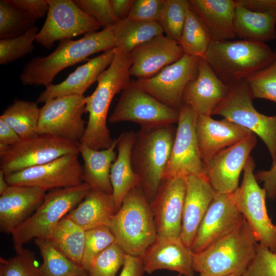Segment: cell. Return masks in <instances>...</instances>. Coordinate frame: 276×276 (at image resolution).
<instances>
[{
    "mask_svg": "<svg viewBox=\"0 0 276 276\" xmlns=\"http://www.w3.org/2000/svg\"><path fill=\"white\" fill-rule=\"evenodd\" d=\"M255 163L249 156L243 169L241 185L233 192L235 204L254 233L259 244L276 252V225L269 218L265 189L261 188L254 173Z\"/></svg>",
    "mask_w": 276,
    "mask_h": 276,
    "instance_id": "9",
    "label": "cell"
},
{
    "mask_svg": "<svg viewBox=\"0 0 276 276\" xmlns=\"http://www.w3.org/2000/svg\"><path fill=\"white\" fill-rule=\"evenodd\" d=\"M40 108L38 131L79 142L85 130L82 115L85 112L84 96H67L48 100Z\"/></svg>",
    "mask_w": 276,
    "mask_h": 276,
    "instance_id": "13",
    "label": "cell"
},
{
    "mask_svg": "<svg viewBox=\"0 0 276 276\" xmlns=\"http://www.w3.org/2000/svg\"><path fill=\"white\" fill-rule=\"evenodd\" d=\"M34 240L42 258L39 268L43 276H89L80 265L59 251L48 239Z\"/></svg>",
    "mask_w": 276,
    "mask_h": 276,
    "instance_id": "34",
    "label": "cell"
},
{
    "mask_svg": "<svg viewBox=\"0 0 276 276\" xmlns=\"http://www.w3.org/2000/svg\"><path fill=\"white\" fill-rule=\"evenodd\" d=\"M117 143L118 139H116L108 148L95 150L78 142L79 153L83 161V180L91 188L112 194L110 169L117 157Z\"/></svg>",
    "mask_w": 276,
    "mask_h": 276,
    "instance_id": "30",
    "label": "cell"
},
{
    "mask_svg": "<svg viewBox=\"0 0 276 276\" xmlns=\"http://www.w3.org/2000/svg\"><path fill=\"white\" fill-rule=\"evenodd\" d=\"M79 154L65 155L50 162L5 175L9 185H22L47 191L83 182Z\"/></svg>",
    "mask_w": 276,
    "mask_h": 276,
    "instance_id": "16",
    "label": "cell"
},
{
    "mask_svg": "<svg viewBox=\"0 0 276 276\" xmlns=\"http://www.w3.org/2000/svg\"><path fill=\"white\" fill-rule=\"evenodd\" d=\"M164 0H134L128 18L140 21H157Z\"/></svg>",
    "mask_w": 276,
    "mask_h": 276,
    "instance_id": "46",
    "label": "cell"
},
{
    "mask_svg": "<svg viewBox=\"0 0 276 276\" xmlns=\"http://www.w3.org/2000/svg\"><path fill=\"white\" fill-rule=\"evenodd\" d=\"M85 234V231L65 216L53 228L48 239L67 257L81 265Z\"/></svg>",
    "mask_w": 276,
    "mask_h": 276,
    "instance_id": "35",
    "label": "cell"
},
{
    "mask_svg": "<svg viewBox=\"0 0 276 276\" xmlns=\"http://www.w3.org/2000/svg\"><path fill=\"white\" fill-rule=\"evenodd\" d=\"M14 6L31 15L35 18H42L47 14L48 0H9Z\"/></svg>",
    "mask_w": 276,
    "mask_h": 276,
    "instance_id": "47",
    "label": "cell"
},
{
    "mask_svg": "<svg viewBox=\"0 0 276 276\" xmlns=\"http://www.w3.org/2000/svg\"><path fill=\"white\" fill-rule=\"evenodd\" d=\"M40 108L37 102L16 99L4 111L3 119L19 135L26 140L38 134Z\"/></svg>",
    "mask_w": 276,
    "mask_h": 276,
    "instance_id": "33",
    "label": "cell"
},
{
    "mask_svg": "<svg viewBox=\"0 0 276 276\" xmlns=\"http://www.w3.org/2000/svg\"><path fill=\"white\" fill-rule=\"evenodd\" d=\"M5 178V174L0 170V195L2 194L9 187Z\"/></svg>",
    "mask_w": 276,
    "mask_h": 276,
    "instance_id": "53",
    "label": "cell"
},
{
    "mask_svg": "<svg viewBox=\"0 0 276 276\" xmlns=\"http://www.w3.org/2000/svg\"><path fill=\"white\" fill-rule=\"evenodd\" d=\"M112 29L115 48H122L129 53L138 45L164 34L157 21L144 22L128 18L119 20Z\"/></svg>",
    "mask_w": 276,
    "mask_h": 276,
    "instance_id": "32",
    "label": "cell"
},
{
    "mask_svg": "<svg viewBox=\"0 0 276 276\" xmlns=\"http://www.w3.org/2000/svg\"><path fill=\"white\" fill-rule=\"evenodd\" d=\"M275 57V51L265 42L239 39L211 41L203 58L230 86L267 67Z\"/></svg>",
    "mask_w": 276,
    "mask_h": 276,
    "instance_id": "3",
    "label": "cell"
},
{
    "mask_svg": "<svg viewBox=\"0 0 276 276\" xmlns=\"http://www.w3.org/2000/svg\"><path fill=\"white\" fill-rule=\"evenodd\" d=\"M46 191L39 188L10 185L0 195V230L12 234L42 203Z\"/></svg>",
    "mask_w": 276,
    "mask_h": 276,
    "instance_id": "24",
    "label": "cell"
},
{
    "mask_svg": "<svg viewBox=\"0 0 276 276\" xmlns=\"http://www.w3.org/2000/svg\"><path fill=\"white\" fill-rule=\"evenodd\" d=\"M76 5L93 18L103 29L113 27L119 20L109 0H74Z\"/></svg>",
    "mask_w": 276,
    "mask_h": 276,
    "instance_id": "44",
    "label": "cell"
},
{
    "mask_svg": "<svg viewBox=\"0 0 276 276\" xmlns=\"http://www.w3.org/2000/svg\"><path fill=\"white\" fill-rule=\"evenodd\" d=\"M234 26L240 39L265 42L276 39V17L248 9L235 1Z\"/></svg>",
    "mask_w": 276,
    "mask_h": 276,
    "instance_id": "31",
    "label": "cell"
},
{
    "mask_svg": "<svg viewBox=\"0 0 276 276\" xmlns=\"http://www.w3.org/2000/svg\"><path fill=\"white\" fill-rule=\"evenodd\" d=\"M199 58L186 54L154 76L131 83L163 104L179 110L187 85L196 77Z\"/></svg>",
    "mask_w": 276,
    "mask_h": 276,
    "instance_id": "15",
    "label": "cell"
},
{
    "mask_svg": "<svg viewBox=\"0 0 276 276\" xmlns=\"http://www.w3.org/2000/svg\"><path fill=\"white\" fill-rule=\"evenodd\" d=\"M135 132L130 131L117 138L118 154L110 169V181L117 212L126 196L140 186V179L134 172L131 163V153Z\"/></svg>",
    "mask_w": 276,
    "mask_h": 276,
    "instance_id": "28",
    "label": "cell"
},
{
    "mask_svg": "<svg viewBox=\"0 0 276 276\" xmlns=\"http://www.w3.org/2000/svg\"><path fill=\"white\" fill-rule=\"evenodd\" d=\"M36 18L12 5L9 0L0 1V38L19 36L35 26Z\"/></svg>",
    "mask_w": 276,
    "mask_h": 276,
    "instance_id": "37",
    "label": "cell"
},
{
    "mask_svg": "<svg viewBox=\"0 0 276 276\" xmlns=\"http://www.w3.org/2000/svg\"><path fill=\"white\" fill-rule=\"evenodd\" d=\"M111 6L119 20L127 18L134 0H109Z\"/></svg>",
    "mask_w": 276,
    "mask_h": 276,
    "instance_id": "52",
    "label": "cell"
},
{
    "mask_svg": "<svg viewBox=\"0 0 276 276\" xmlns=\"http://www.w3.org/2000/svg\"><path fill=\"white\" fill-rule=\"evenodd\" d=\"M256 144V134L251 133L204 164L205 176L216 193L230 194L238 188L240 174Z\"/></svg>",
    "mask_w": 276,
    "mask_h": 276,
    "instance_id": "17",
    "label": "cell"
},
{
    "mask_svg": "<svg viewBox=\"0 0 276 276\" xmlns=\"http://www.w3.org/2000/svg\"><path fill=\"white\" fill-rule=\"evenodd\" d=\"M178 118L179 110L163 104L131 83L122 91L109 122H131L146 128L173 125Z\"/></svg>",
    "mask_w": 276,
    "mask_h": 276,
    "instance_id": "12",
    "label": "cell"
},
{
    "mask_svg": "<svg viewBox=\"0 0 276 276\" xmlns=\"http://www.w3.org/2000/svg\"><path fill=\"white\" fill-rule=\"evenodd\" d=\"M229 86L216 75L203 58H199L198 74L186 87L182 103L198 115L211 116L224 100Z\"/></svg>",
    "mask_w": 276,
    "mask_h": 276,
    "instance_id": "21",
    "label": "cell"
},
{
    "mask_svg": "<svg viewBox=\"0 0 276 276\" xmlns=\"http://www.w3.org/2000/svg\"><path fill=\"white\" fill-rule=\"evenodd\" d=\"M91 187L87 183L48 191L40 205L12 233L16 252L36 238L48 239L59 222L87 195Z\"/></svg>",
    "mask_w": 276,
    "mask_h": 276,
    "instance_id": "7",
    "label": "cell"
},
{
    "mask_svg": "<svg viewBox=\"0 0 276 276\" xmlns=\"http://www.w3.org/2000/svg\"><path fill=\"white\" fill-rule=\"evenodd\" d=\"M273 62L246 80L254 99L269 100L276 103V49Z\"/></svg>",
    "mask_w": 276,
    "mask_h": 276,
    "instance_id": "43",
    "label": "cell"
},
{
    "mask_svg": "<svg viewBox=\"0 0 276 276\" xmlns=\"http://www.w3.org/2000/svg\"><path fill=\"white\" fill-rule=\"evenodd\" d=\"M176 129L173 125L141 127L135 132L131 163L140 179V187L150 203L163 181Z\"/></svg>",
    "mask_w": 276,
    "mask_h": 276,
    "instance_id": "5",
    "label": "cell"
},
{
    "mask_svg": "<svg viewBox=\"0 0 276 276\" xmlns=\"http://www.w3.org/2000/svg\"><path fill=\"white\" fill-rule=\"evenodd\" d=\"M242 276H276V253L258 243L255 256Z\"/></svg>",
    "mask_w": 276,
    "mask_h": 276,
    "instance_id": "45",
    "label": "cell"
},
{
    "mask_svg": "<svg viewBox=\"0 0 276 276\" xmlns=\"http://www.w3.org/2000/svg\"><path fill=\"white\" fill-rule=\"evenodd\" d=\"M258 243L244 219L206 248L194 254L193 269L211 276L242 275L255 256Z\"/></svg>",
    "mask_w": 276,
    "mask_h": 276,
    "instance_id": "4",
    "label": "cell"
},
{
    "mask_svg": "<svg viewBox=\"0 0 276 276\" xmlns=\"http://www.w3.org/2000/svg\"><path fill=\"white\" fill-rule=\"evenodd\" d=\"M194 253L180 238L157 237L141 257L145 272L150 274L161 269L195 276Z\"/></svg>",
    "mask_w": 276,
    "mask_h": 276,
    "instance_id": "22",
    "label": "cell"
},
{
    "mask_svg": "<svg viewBox=\"0 0 276 276\" xmlns=\"http://www.w3.org/2000/svg\"><path fill=\"white\" fill-rule=\"evenodd\" d=\"M21 140L16 131L0 118V144L11 146L18 144Z\"/></svg>",
    "mask_w": 276,
    "mask_h": 276,
    "instance_id": "51",
    "label": "cell"
},
{
    "mask_svg": "<svg viewBox=\"0 0 276 276\" xmlns=\"http://www.w3.org/2000/svg\"><path fill=\"white\" fill-rule=\"evenodd\" d=\"M78 144L53 135L38 134L0 152V170L6 175L65 155L79 154Z\"/></svg>",
    "mask_w": 276,
    "mask_h": 276,
    "instance_id": "10",
    "label": "cell"
},
{
    "mask_svg": "<svg viewBox=\"0 0 276 276\" xmlns=\"http://www.w3.org/2000/svg\"><path fill=\"white\" fill-rule=\"evenodd\" d=\"M252 11L267 13L276 17V0H237Z\"/></svg>",
    "mask_w": 276,
    "mask_h": 276,
    "instance_id": "50",
    "label": "cell"
},
{
    "mask_svg": "<svg viewBox=\"0 0 276 276\" xmlns=\"http://www.w3.org/2000/svg\"><path fill=\"white\" fill-rule=\"evenodd\" d=\"M48 3L47 18L36 38L47 48H52L56 41L96 32L101 27L73 1L48 0Z\"/></svg>",
    "mask_w": 276,
    "mask_h": 276,
    "instance_id": "14",
    "label": "cell"
},
{
    "mask_svg": "<svg viewBox=\"0 0 276 276\" xmlns=\"http://www.w3.org/2000/svg\"><path fill=\"white\" fill-rule=\"evenodd\" d=\"M275 253H276V252Z\"/></svg>",
    "mask_w": 276,
    "mask_h": 276,
    "instance_id": "56",
    "label": "cell"
},
{
    "mask_svg": "<svg viewBox=\"0 0 276 276\" xmlns=\"http://www.w3.org/2000/svg\"><path fill=\"white\" fill-rule=\"evenodd\" d=\"M130 54L122 48H115L113 59L99 77L94 91L85 97V112L88 120L85 132L79 142L95 150L108 148L113 140L107 126L109 108L114 96L131 82Z\"/></svg>",
    "mask_w": 276,
    "mask_h": 276,
    "instance_id": "1",
    "label": "cell"
},
{
    "mask_svg": "<svg viewBox=\"0 0 276 276\" xmlns=\"http://www.w3.org/2000/svg\"><path fill=\"white\" fill-rule=\"evenodd\" d=\"M113 48L115 40L112 27L86 34L76 40H62L49 55L37 57L28 61L22 70L20 80L24 85L48 86L62 70L85 60L94 54Z\"/></svg>",
    "mask_w": 276,
    "mask_h": 276,
    "instance_id": "2",
    "label": "cell"
},
{
    "mask_svg": "<svg viewBox=\"0 0 276 276\" xmlns=\"http://www.w3.org/2000/svg\"><path fill=\"white\" fill-rule=\"evenodd\" d=\"M115 48L104 51L101 55L78 66L60 83L51 84L39 95L37 102L44 103L48 100L67 96H84L86 90L111 63Z\"/></svg>",
    "mask_w": 276,
    "mask_h": 276,
    "instance_id": "25",
    "label": "cell"
},
{
    "mask_svg": "<svg viewBox=\"0 0 276 276\" xmlns=\"http://www.w3.org/2000/svg\"><path fill=\"white\" fill-rule=\"evenodd\" d=\"M38 29L36 26L24 34L12 38L0 39V64H8L33 52Z\"/></svg>",
    "mask_w": 276,
    "mask_h": 276,
    "instance_id": "40",
    "label": "cell"
},
{
    "mask_svg": "<svg viewBox=\"0 0 276 276\" xmlns=\"http://www.w3.org/2000/svg\"><path fill=\"white\" fill-rule=\"evenodd\" d=\"M186 178L163 179L150 203L158 237L180 238Z\"/></svg>",
    "mask_w": 276,
    "mask_h": 276,
    "instance_id": "18",
    "label": "cell"
},
{
    "mask_svg": "<svg viewBox=\"0 0 276 276\" xmlns=\"http://www.w3.org/2000/svg\"><path fill=\"white\" fill-rule=\"evenodd\" d=\"M14 257L0 258V276H43L35 254L23 248Z\"/></svg>",
    "mask_w": 276,
    "mask_h": 276,
    "instance_id": "39",
    "label": "cell"
},
{
    "mask_svg": "<svg viewBox=\"0 0 276 276\" xmlns=\"http://www.w3.org/2000/svg\"><path fill=\"white\" fill-rule=\"evenodd\" d=\"M177 276H182V275L180 274H178Z\"/></svg>",
    "mask_w": 276,
    "mask_h": 276,
    "instance_id": "55",
    "label": "cell"
},
{
    "mask_svg": "<svg viewBox=\"0 0 276 276\" xmlns=\"http://www.w3.org/2000/svg\"><path fill=\"white\" fill-rule=\"evenodd\" d=\"M215 193L206 178H186L180 239L187 246L191 247Z\"/></svg>",
    "mask_w": 276,
    "mask_h": 276,
    "instance_id": "26",
    "label": "cell"
},
{
    "mask_svg": "<svg viewBox=\"0 0 276 276\" xmlns=\"http://www.w3.org/2000/svg\"><path fill=\"white\" fill-rule=\"evenodd\" d=\"M145 272L141 257L126 254L119 276H143Z\"/></svg>",
    "mask_w": 276,
    "mask_h": 276,
    "instance_id": "49",
    "label": "cell"
},
{
    "mask_svg": "<svg viewBox=\"0 0 276 276\" xmlns=\"http://www.w3.org/2000/svg\"><path fill=\"white\" fill-rule=\"evenodd\" d=\"M125 256L122 248L114 242L94 257L89 276H116L123 265Z\"/></svg>",
    "mask_w": 276,
    "mask_h": 276,
    "instance_id": "41",
    "label": "cell"
},
{
    "mask_svg": "<svg viewBox=\"0 0 276 276\" xmlns=\"http://www.w3.org/2000/svg\"><path fill=\"white\" fill-rule=\"evenodd\" d=\"M116 242L115 237L108 226H101L85 231L82 267L88 272L95 256Z\"/></svg>",
    "mask_w": 276,
    "mask_h": 276,
    "instance_id": "42",
    "label": "cell"
},
{
    "mask_svg": "<svg viewBox=\"0 0 276 276\" xmlns=\"http://www.w3.org/2000/svg\"><path fill=\"white\" fill-rule=\"evenodd\" d=\"M196 133L204 164L221 150L244 139L252 132L225 118L216 120L210 116L198 115Z\"/></svg>",
    "mask_w": 276,
    "mask_h": 276,
    "instance_id": "23",
    "label": "cell"
},
{
    "mask_svg": "<svg viewBox=\"0 0 276 276\" xmlns=\"http://www.w3.org/2000/svg\"><path fill=\"white\" fill-rule=\"evenodd\" d=\"M244 219L235 204L233 193H216L191 246L192 251L203 250Z\"/></svg>",
    "mask_w": 276,
    "mask_h": 276,
    "instance_id": "19",
    "label": "cell"
},
{
    "mask_svg": "<svg viewBox=\"0 0 276 276\" xmlns=\"http://www.w3.org/2000/svg\"><path fill=\"white\" fill-rule=\"evenodd\" d=\"M116 212L112 194L91 188L86 197L65 217L86 231L108 226Z\"/></svg>",
    "mask_w": 276,
    "mask_h": 276,
    "instance_id": "29",
    "label": "cell"
},
{
    "mask_svg": "<svg viewBox=\"0 0 276 276\" xmlns=\"http://www.w3.org/2000/svg\"><path fill=\"white\" fill-rule=\"evenodd\" d=\"M130 54V74L137 79L154 76L185 54L177 41L164 34L138 45Z\"/></svg>",
    "mask_w": 276,
    "mask_h": 276,
    "instance_id": "20",
    "label": "cell"
},
{
    "mask_svg": "<svg viewBox=\"0 0 276 276\" xmlns=\"http://www.w3.org/2000/svg\"><path fill=\"white\" fill-rule=\"evenodd\" d=\"M197 116L190 107L182 103L179 109L170 157L163 180L176 177L186 178L190 175L206 178L196 133Z\"/></svg>",
    "mask_w": 276,
    "mask_h": 276,
    "instance_id": "11",
    "label": "cell"
},
{
    "mask_svg": "<svg viewBox=\"0 0 276 276\" xmlns=\"http://www.w3.org/2000/svg\"><path fill=\"white\" fill-rule=\"evenodd\" d=\"M211 41L206 29L190 8L178 42L184 54L204 58Z\"/></svg>",
    "mask_w": 276,
    "mask_h": 276,
    "instance_id": "36",
    "label": "cell"
},
{
    "mask_svg": "<svg viewBox=\"0 0 276 276\" xmlns=\"http://www.w3.org/2000/svg\"><path fill=\"white\" fill-rule=\"evenodd\" d=\"M250 89L246 81H242L229 86L224 100L212 115H219L258 135L267 146L276 164V116H267L254 107Z\"/></svg>",
    "mask_w": 276,
    "mask_h": 276,
    "instance_id": "8",
    "label": "cell"
},
{
    "mask_svg": "<svg viewBox=\"0 0 276 276\" xmlns=\"http://www.w3.org/2000/svg\"><path fill=\"white\" fill-rule=\"evenodd\" d=\"M190 8L206 29L211 41L236 38L234 26V0H189Z\"/></svg>",
    "mask_w": 276,
    "mask_h": 276,
    "instance_id": "27",
    "label": "cell"
},
{
    "mask_svg": "<svg viewBox=\"0 0 276 276\" xmlns=\"http://www.w3.org/2000/svg\"><path fill=\"white\" fill-rule=\"evenodd\" d=\"M199 276H211L205 274H200ZM226 276H242L241 275H238V274H233V275H226Z\"/></svg>",
    "mask_w": 276,
    "mask_h": 276,
    "instance_id": "54",
    "label": "cell"
},
{
    "mask_svg": "<svg viewBox=\"0 0 276 276\" xmlns=\"http://www.w3.org/2000/svg\"><path fill=\"white\" fill-rule=\"evenodd\" d=\"M190 6L187 0H164L157 21L168 37L178 42Z\"/></svg>",
    "mask_w": 276,
    "mask_h": 276,
    "instance_id": "38",
    "label": "cell"
},
{
    "mask_svg": "<svg viewBox=\"0 0 276 276\" xmlns=\"http://www.w3.org/2000/svg\"><path fill=\"white\" fill-rule=\"evenodd\" d=\"M126 254L142 257L157 237L150 203L140 186L124 198L108 226Z\"/></svg>",
    "mask_w": 276,
    "mask_h": 276,
    "instance_id": "6",
    "label": "cell"
},
{
    "mask_svg": "<svg viewBox=\"0 0 276 276\" xmlns=\"http://www.w3.org/2000/svg\"><path fill=\"white\" fill-rule=\"evenodd\" d=\"M257 180L263 182L268 197L274 200L276 199V164L269 170L259 171L255 174Z\"/></svg>",
    "mask_w": 276,
    "mask_h": 276,
    "instance_id": "48",
    "label": "cell"
}]
</instances>
